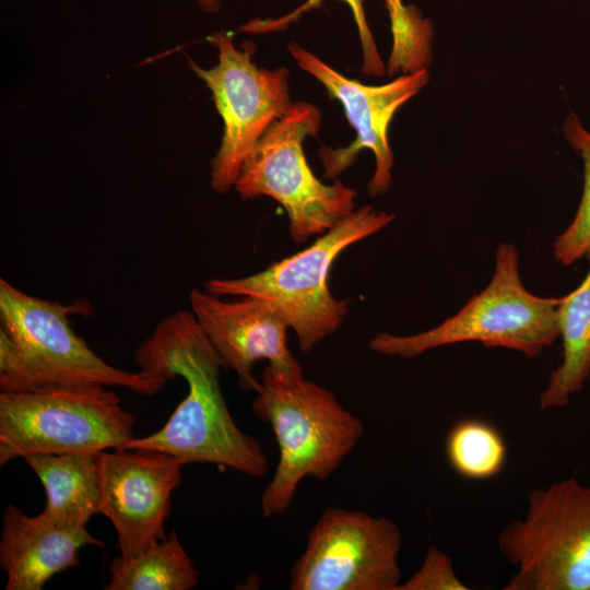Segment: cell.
<instances>
[{"label": "cell", "mask_w": 590, "mask_h": 590, "mask_svg": "<svg viewBox=\"0 0 590 590\" xmlns=\"http://www.w3.org/2000/svg\"><path fill=\"white\" fill-rule=\"evenodd\" d=\"M324 0H305L293 11L275 19H255L240 28L250 34L280 32L297 22L304 14L319 8ZM346 3L352 12L361 40L363 54L362 71L367 75L382 76L386 66L380 58L370 28L367 23L363 0H340Z\"/></svg>", "instance_id": "cell-20"}, {"label": "cell", "mask_w": 590, "mask_h": 590, "mask_svg": "<svg viewBox=\"0 0 590 590\" xmlns=\"http://www.w3.org/2000/svg\"><path fill=\"white\" fill-rule=\"evenodd\" d=\"M103 546L86 527L61 526L43 511L26 515L8 505L2 515L0 565L7 575L5 590H40L55 575L80 565L84 546Z\"/></svg>", "instance_id": "cell-14"}, {"label": "cell", "mask_w": 590, "mask_h": 590, "mask_svg": "<svg viewBox=\"0 0 590 590\" xmlns=\"http://www.w3.org/2000/svg\"><path fill=\"white\" fill-rule=\"evenodd\" d=\"M98 464L99 514L113 523L120 555L135 556L165 539L172 494L186 463L157 450L113 449L99 453Z\"/></svg>", "instance_id": "cell-12"}, {"label": "cell", "mask_w": 590, "mask_h": 590, "mask_svg": "<svg viewBox=\"0 0 590 590\" xmlns=\"http://www.w3.org/2000/svg\"><path fill=\"white\" fill-rule=\"evenodd\" d=\"M518 251L500 244L487 286L452 317L412 335L380 332L369 341L376 353L411 359L444 345L481 342L506 347L533 358L559 338L557 308L562 297H540L523 286Z\"/></svg>", "instance_id": "cell-6"}, {"label": "cell", "mask_w": 590, "mask_h": 590, "mask_svg": "<svg viewBox=\"0 0 590 590\" xmlns=\"http://www.w3.org/2000/svg\"><path fill=\"white\" fill-rule=\"evenodd\" d=\"M287 48L298 67L318 80L328 94L341 103L355 131L354 141L345 148H320L323 177L337 178L366 149L374 153L376 164L367 185L368 193L376 197L386 192L391 185L393 167L388 129L397 110L428 83L427 68L403 73L382 85H366L344 76L295 42H291Z\"/></svg>", "instance_id": "cell-11"}, {"label": "cell", "mask_w": 590, "mask_h": 590, "mask_svg": "<svg viewBox=\"0 0 590 590\" xmlns=\"http://www.w3.org/2000/svg\"><path fill=\"white\" fill-rule=\"evenodd\" d=\"M563 134L583 163V189L578 210L569 226L554 243L556 260L570 266L590 251V131L577 115L569 114L563 126Z\"/></svg>", "instance_id": "cell-19"}, {"label": "cell", "mask_w": 590, "mask_h": 590, "mask_svg": "<svg viewBox=\"0 0 590 590\" xmlns=\"http://www.w3.org/2000/svg\"><path fill=\"white\" fill-rule=\"evenodd\" d=\"M497 547L516 567L506 590H590V487L565 479L529 491Z\"/></svg>", "instance_id": "cell-7"}, {"label": "cell", "mask_w": 590, "mask_h": 590, "mask_svg": "<svg viewBox=\"0 0 590 590\" xmlns=\"http://www.w3.org/2000/svg\"><path fill=\"white\" fill-rule=\"evenodd\" d=\"M134 361L151 377H181L188 392L163 427L131 438L122 449L163 451L186 464L210 463L255 477L267 473L260 442L229 413L220 386L221 359L191 310L163 318L137 347Z\"/></svg>", "instance_id": "cell-1"}, {"label": "cell", "mask_w": 590, "mask_h": 590, "mask_svg": "<svg viewBox=\"0 0 590 590\" xmlns=\"http://www.w3.org/2000/svg\"><path fill=\"white\" fill-rule=\"evenodd\" d=\"M445 451L452 470L473 481L496 476L507 458L503 435L492 424L477 418L455 424L447 434Z\"/></svg>", "instance_id": "cell-18"}, {"label": "cell", "mask_w": 590, "mask_h": 590, "mask_svg": "<svg viewBox=\"0 0 590 590\" xmlns=\"http://www.w3.org/2000/svg\"><path fill=\"white\" fill-rule=\"evenodd\" d=\"M587 256L590 263V251ZM557 326L563 358L540 393L542 410L567 405L590 377V268L578 287L562 297Z\"/></svg>", "instance_id": "cell-16"}, {"label": "cell", "mask_w": 590, "mask_h": 590, "mask_svg": "<svg viewBox=\"0 0 590 590\" xmlns=\"http://www.w3.org/2000/svg\"><path fill=\"white\" fill-rule=\"evenodd\" d=\"M457 575L452 558L429 545L420 568L401 582L399 590H468Z\"/></svg>", "instance_id": "cell-22"}, {"label": "cell", "mask_w": 590, "mask_h": 590, "mask_svg": "<svg viewBox=\"0 0 590 590\" xmlns=\"http://www.w3.org/2000/svg\"><path fill=\"white\" fill-rule=\"evenodd\" d=\"M224 300L206 291L192 288L190 308L216 351L224 369L235 371L237 385L257 391L252 375L256 362L266 359L262 376L290 381L304 378L299 362L287 345V322L268 300L240 296Z\"/></svg>", "instance_id": "cell-13"}, {"label": "cell", "mask_w": 590, "mask_h": 590, "mask_svg": "<svg viewBox=\"0 0 590 590\" xmlns=\"http://www.w3.org/2000/svg\"><path fill=\"white\" fill-rule=\"evenodd\" d=\"M107 590H191L199 570L176 531L132 557H115L108 567Z\"/></svg>", "instance_id": "cell-17"}, {"label": "cell", "mask_w": 590, "mask_h": 590, "mask_svg": "<svg viewBox=\"0 0 590 590\" xmlns=\"http://www.w3.org/2000/svg\"><path fill=\"white\" fill-rule=\"evenodd\" d=\"M203 12L209 14L217 13L223 5V0H192Z\"/></svg>", "instance_id": "cell-23"}, {"label": "cell", "mask_w": 590, "mask_h": 590, "mask_svg": "<svg viewBox=\"0 0 590 590\" xmlns=\"http://www.w3.org/2000/svg\"><path fill=\"white\" fill-rule=\"evenodd\" d=\"M88 303L46 300L0 280V388L24 391L51 384H101L154 396L167 380L117 368L98 356L70 326Z\"/></svg>", "instance_id": "cell-2"}, {"label": "cell", "mask_w": 590, "mask_h": 590, "mask_svg": "<svg viewBox=\"0 0 590 590\" xmlns=\"http://www.w3.org/2000/svg\"><path fill=\"white\" fill-rule=\"evenodd\" d=\"M99 453H40L23 458L45 489L43 512L47 517L64 527L82 528L99 514Z\"/></svg>", "instance_id": "cell-15"}, {"label": "cell", "mask_w": 590, "mask_h": 590, "mask_svg": "<svg viewBox=\"0 0 590 590\" xmlns=\"http://www.w3.org/2000/svg\"><path fill=\"white\" fill-rule=\"evenodd\" d=\"M320 125L321 114L315 105L294 103L258 141L234 186L244 200L266 196L279 202L297 244L326 233L355 210L354 189L340 180L323 184L307 163L304 142L318 134Z\"/></svg>", "instance_id": "cell-8"}, {"label": "cell", "mask_w": 590, "mask_h": 590, "mask_svg": "<svg viewBox=\"0 0 590 590\" xmlns=\"http://www.w3.org/2000/svg\"><path fill=\"white\" fill-rule=\"evenodd\" d=\"M401 547L391 519L329 506L290 569V589L399 590Z\"/></svg>", "instance_id": "cell-10"}, {"label": "cell", "mask_w": 590, "mask_h": 590, "mask_svg": "<svg viewBox=\"0 0 590 590\" xmlns=\"http://www.w3.org/2000/svg\"><path fill=\"white\" fill-rule=\"evenodd\" d=\"M396 219L371 204L355 209L310 246L244 278L211 279L204 291L216 296H252L271 303L294 330L299 349L310 352L332 334L349 314L328 280L334 260L350 246L376 234Z\"/></svg>", "instance_id": "cell-4"}, {"label": "cell", "mask_w": 590, "mask_h": 590, "mask_svg": "<svg viewBox=\"0 0 590 590\" xmlns=\"http://www.w3.org/2000/svg\"><path fill=\"white\" fill-rule=\"evenodd\" d=\"M252 412L270 424L279 447L278 464L261 495L264 517L285 512L303 479L328 480L364 434L363 423L332 392L305 378L262 376Z\"/></svg>", "instance_id": "cell-3"}, {"label": "cell", "mask_w": 590, "mask_h": 590, "mask_svg": "<svg viewBox=\"0 0 590 590\" xmlns=\"http://www.w3.org/2000/svg\"><path fill=\"white\" fill-rule=\"evenodd\" d=\"M217 49V63L204 69L187 57L192 72L211 91L223 121V134L211 161V188L226 193L234 188L241 167L268 129L292 108L290 71L269 70L253 62L255 46L236 47L234 33L220 31L206 37Z\"/></svg>", "instance_id": "cell-9"}, {"label": "cell", "mask_w": 590, "mask_h": 590, "mask_svg": "<svg viewBox=\"0 0 590 590\" xmlns=\"http://www.w3.org/2000/svg\"><path fill=\"white\" fill-rule=\"evenodd\" d=\"M101 384L0 393V467L40 453H99L133 438L135 417Z\"/></svg>", "instance_id": "cell-5"}, {"label": "cell", "mask_w": 590, "mask_h": 590, "mask_svg": "<svg viewBox=\"0 0 590 590\" xmlns=\"http://www.w3.org/2000/svg\"><path fill=\"white\" fill-rule=\"evenodd\" d=\"M386 8L392 33L391 57L403 60L421 54L432 34L429 21L423 19L415 7L404 5L402 0H386Z\"/></svg>", "instance_id": "cell-21"}]
</instances>
